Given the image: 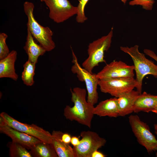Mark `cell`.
Instances as JSON below:
<instances>
[{"instance_id": "cell-12", "label": "cell", "mask_w": 157, "mask_h": 157, "mask_svg": "<svg viewBox=\"0 0 157 157\" xmlns=\"http://www.w3.org/2000/svg\"><path fill=\"white\" fill-rule=\"evenodd\" d=\"M0 131L10 137L12 141L30 150L36 144L41 141L37 138L15 129L4 122L0 116Z\"/></svg>"}, {"instance_id": "cell-28", "label": "cell", "mask_w": 157, "mask_h": 157, "mask_svg": "<svg viewBox=\"0 0 157 157\" xmlns=\"http://www.w3.org/2000/svg\"><path fill=\"white\" fill-rule=\"evenodd\" d=\"M106 156L103 153L96 150L93 152L91 157H105Z\"/></svg>"}, {"instance_id": "cell-18", "label": "cell", "mask_w": 157, "mask_h": 157, "mask_svg": "<svg viewBox=\"0 0 157 157\" xmlns=\"http://www.w3.org/2000/svg\"><path fill=\"white\" fill-rule=\"evenodd\" d=\"M62 132L53 131L51 143L58 157H75L73 148L63 142L61 138Z\"/></svg>"}, {"instance_id": "cell-6", "label": "cell", "mask_w": 157, "mask_h": 157, "mask_svg": "<svg viewBox=\"0 0 157 157\" xmlns=\"http://www.w3.org/2000/svg\"><path fill=\"white\" fill-rule=\"evenodd\" d=\"M129 121L132 131L139 143L150 153L157 150V140L147 124L136 115H131Z\"/></svg>"}, {"instance_id": "cell-33", "label": "cell", "mask_w": 157, "mask_h": 157, "mask_svg": "<svg viewBox=\"0 0 157 157\" xmlns=\"http://www.w3.org/2000/svg\"><path fill=\"white\" fill-rule=\"evenodd\" d=\"M42 0H40V1H42Z\"/></svg>"}, {"instance_id": "cell-15", "label": "cell", "mask_w": 157, "mask_h": 157, "mask_svg": "<svg viewBox=\"0 0 157 157\" xmlns=\"http://www.w3.org/2000/svg\"><path fill=\"white\" fill-rule=\"evenodd\" d=\"M94 113L99 117L119 116L117 98L114 97L101 101L94 107Z\"/></svg>"}, {"instance_id": "cell-26", "label": "cell", "mask_w": 157, "mask_h": 157, "mask_svg": "<svg viewBox=\"0 0 157 157\" xmlns=\"http://www.w3.org/2000/svg\"><path fill=\"white\" fill-rule=\"evenodd\" d=\"M143 51L144 53L154 60L157 63V55L154 51L147 49H144Z\"/></svg>"}, {"instance_id": "cell-2", "label": "cell", "mask_w": 157, "mask_h": 157, "mask_svg": "<svg viewBox=\"0 0 157 157\" xmlns=\"http://www.w3.org/2000/svg\"><path fill=\"white\" fill-rule=\"evenodd\" d=\"M120 48L121 51L128 54L133 62L137 83L136 88L141 94L143 80L146 76L151 75L157 78V65L146 58L144 54L140 51L138 45L130 47L121 46Z\"/></svg>"}, {"instance_id": "cell-19", "label": "cell", "mask_w": 157, "mask_h": 157, "mask_svg": "<svg viewBox=\"0 0 157 157\" xmlns=\"http://www.w3.org/2000/svg\"><path fill=\"white\" fill-rule=\"evenodd\" d=\"M30 150L32 157H58L52 144L41 142L36 144Z\"/></svg>"}, {"instance_id": "cell-8", "label": "cell", "mask_w": 157, "mask_h": 157, "mask_svg": "<svg viewBox=\"0 0 157 157\" xmlns=\"http://www.w3.org/2000/svg\"><path fill=\"white\" fill-rule=\"evenodd\" d=\"M79 144L73 149L75 157H91L93 152L104 146L106 141L96 132L90 131L80 133Z\"/></svg>"}, {"instance_id": "cell-23", "label": "cell", "mask_w": 157, "mask_h": 157, "mask_svg": "<svg viewBox=\"0 0 157 157\" xmlns=\"http://www.w3.org/2000/svg\"><path fill=\"white\" fill-rule=\"evenodd\" d=\"M8 37L7 35L5 33H0V60L6 57L10 52L6 43Z\"/></svg>"}, {"instance_id": "cell-4", "label": "cell", "mask_w": 157, "mask_h": 157, "mask_svg": "<svg viewBox=\"0 0 157 157\" xmlns=\"http://www.w3.org/2000/svg\"><path fill=\"white\" fill-rule=\"evenodd\" d=\"M113 35V28L106 35L89 43L88 49V57L82 63L83 68L91 73L93 68L99 63H106L104 52L111 46Z\"/></svg>"}, {"instance_id": "cell-3", "label": "cell", "mask_w": 157, "mask_h": 157, "mask_svg": "<svg viewBox=\"0 0 157 157\" xmlns=\"http://www.w3.org/2000/svg\"><path fill=\"white\" fill-rule=\"evenodd\" d=\"M23 6L24 12L28 18L27 30L47 51L53 50L56 45L52 39V31L48 27L41 25L35 19L33 15L35 6L33 3L25 1Z\"/></svg>"}, {"instance_id": "cell-11", "label": "cell", "mask_w": 157, "mask_h": 157, "mask_svg": "<svg viewBox=\"0 0 157 157\" xmlns=\"http://www.w3.org/2000/svg\"><path fill=\"white\" fill-rule=\"evenodd\" d=\"M134 67L124 62L113 61L107 64L97 74L99 79L116 78H134Z\"/></svg>"}, {"instance_id": "cell-10", "label": "cell", "mask_w": 157, "mask_h": 157, "mask_svg": "<svg viewBox=\"0 0 157 157\" xmlns=\"http://www.w3.org/2000/svg\"><path fill=\"white\" fill-rule=\"evenodd\" d=\"M49 9V17L55 22L60 23L76 15L77 6L69 0H42Z\"/></svg>"}, {"instance_id": "cell-25", "label": "cell", "mask_w": 157, "mask_h": 157, "mask_svg": "<svg viewBox=\"0 0 157 157\" xmlns=\"http://www.w3.org/2000/svg\"><path fill=\"white\" fill-rule=\"evenodd\" d=\"M72 137L71 135L67 133H62L61 138L62 140L65 143L69 144L71 143Z\"/></svg>"}, {"instance_id": "cell-14", "label": "cell", "mask_w": 157, "mask_h": 157, "mask_svg": "<svg viewBox=\"0 0 157 157\" xmlns=\"http://www.w3.org/2000/svg\"><path fill=\"white\" fill-rule=\"evenodd\" d=\"M17 55L16 51L12 50L6 57L0 60V78H8L17 80L18 76L15 68Z\"/></svg>"}, {"instance_id": "cell-5", "label": "cell", "mask_w": 157, "mask_h": 157, "mask_svg": "<svg viewBox=\"0 0 157 157\" xmlns=\"http://www.w3.org/2000/svg\"><path fill=\"white\" fill-rule=\"evenodd\" d=\"M72 51L73 65L71 67V71L73 74H76L79 81L85 82L88 93L87 101L94 105L98 101L97 89L99 79L97 77L96 74L91 73L81 66L72 49Z\"/></svg>"}, {"instance_id": "cell-24", "label": "cell", "mask_w": 157, "mask_h": 157, "mask_svg": "<svg viewBox=\"0 0 157 157\" xmlns=\"http://www.w3.org/2000/svg\"><path fill=\"white\" fill-rule=\"evenodd\" d=\"M155 3L154 0H132L129 3L130 5H140L147 10H151Z\"/></svg>"}, {"instance_id": "cell-17", "label": "cell", "mask_w": 157, "mask_h": 157, "mask_svg": "<svg viewBox=\"0 0 157 157\" xmlns=\"http://www.w3.org/2000/svg\"><path fill=\"white\" fill-rule=\"evenodd\" d=\"M30 32L27 30V35L25 45L24 47L28 57V60L36 64L38 57L47 51L40 44H38Z\"/></svg>"}, {"instance_id": "cell-13", "label": "cell", "mask_w": 157, "mask_h": 157, "mask_svg": "<svg viewBox=\"0 0 157 157\" xmlns=\"http://www.w3.org/2000/svg\"><path fill=\"white\" fill-rule=\"evenodd\" d=\"M140 94L133 90L117 98L119 116L124 117L133 112L135 102Z\"/></svg>"}, {"instance_id": "cell-30", "label": "cell", "mask_w": 157, "mask_h": 157, "mask_svg": "<svg viewBox=\"0 0 157 157\" xmlns=\"http://www.w3.org/2000/svg\"><path fill=\"white\" fill-rule=\"evenodd\" d=\"M152 112H154L157 114V104L152 110Z\"/></svg>"}, {"instance_id": "cell-31", "label": "cell", "mask_w": 157, "mask_h": 157, "mask_svg": "<svg viewBox=\"0 0 157 157\" xmlns=\"http://www.w3.org/2000/svg\"><path fill=\"white\" fill-rule=\"evenodd\" d=\"M124 4H125L128 0H120Z\"/></svg>"}, {"instance_id": "cell-29", "label": "cell", "mask_w": 157, "mask_h": 157, "mask_svg": "<svg viewBox=\"0 0 157 157\" xmlns=\"http://www.w3.org/2000/svg\"><path fill=\"white\" fill-rule=\"evenodd\" d=\"M154 128L155 133L157 135V124H155L154 125Z\"/></svg>"}, {"instance_id": "cell-7", "label": "cell", "mask_w": 157, "mask_h": 157, "mask_svg": "<svg viewBox=\"0 0 157 157\" xmlns=\"http://www.w3.org/2000/svg\"><path fill=\"white\" fill-rule=\"evenodd\" d=\"M137 83L134 78H116L99 80V85L101 91L118 98L136 88Z\"/></svg>"}, {"instance_id": "cell-22", "label": "cell", "mask_w": 157, "mask_h": 157, "mask_svg": "<svg viewBox=\"0 0 157 157\" xmlns=\"http://www.w3.org/2000/svg\"><path fill=\"white\" fill-rule=\"evenodd\" d=\"M88 1L89 0H79V3L77 6L78 12L76 17V20L78 23H83L88 19L84 13V9Z\"/></svg>"}, {"instance_id": "cell-20", "label": "cell", "mask_w": 157, "mask_h": 157, "mask_svg": "<svg viewBox=\"0 0 157 157\" xmlns=\"http://www.w3.org/2000/svg\"><path fill=\"white\" fill-rule=\"evenodd\" d=\"M36 64L28 60L23 65L22 79L24 84L27 86H31L34 83V76Z\"/></svg>"}, {"instance_id": "cell-32", "label": "cell", "mask_w": 157, "mask_h": 157, "mask_svg": "<svg viewBox=\"0 0 157 157\" xmlns=\"http://www.w3.org/2000/svg\"><path fill=\"white\" fill-rule=\"evenodd\" d=\"M156 156L157 157V152H156Z\"/></svg>"}, {"instance_id": "cell-9", "label": "cell", "mask_w": 157, "mask_h": 157, "mask_svg": "<svg viewBox=\"0 0 157 157\" xmlns=\"http://www.w3.org/2000/svg\"><path fill=\"white\" fill-rule=\"evenodd\" d=\"M0 116L6 124L12 128L34 137L41 141L51 144L53 136L49 131L36 125L28 124L21 122L5 112H2Z\"/></svg>"}, {"instance_id": "cell-16", "label": "cell", "mask_w": 157, "mask_h": 157, "mask_svg": "<svg viewBox=\"0 0 157 157\" xmlns=\"http://www.w3.org/2000/svg\"><path fill=\"white\" fill-rule=\"evenodd\" d=\"M157 104V95H152L144 92L140 94L134 104V111L149 113L152 112Z\"/></svg>"}, {"instance_id": "cell-21", "label": "cell", "mask_w": 157, "mask_h": 157, "mask_svg": "<svg viewBox=\"0 0 157 157\" xmlns=\"http://www.w3.org/2000/svg\"><path fill=\"white\" fill-rule=\"evenodd\" d=\"M7 145L10 157H32L27 149L19 144L12 141L8 142Z\"/></svg>"}, {"instance_id": "cell-27", "label": "cell", "mask_w": 157, "mask_h": 157, "mask_svg": "<svg viewBox=\"0 0 157 157\" xmlns=\"http://www.w3.org/2000/svg\"><path fill=\"white\" fill-rule=\"evenodd\" d=\"M80 142V140L78 137L74 136L72 137L71 143L73 147H75L78 145Z\"/></svg>"}, {"instance_id": "cell-1", "label": "cell", "mask_w": 157, "mask_h": 157, "mask_svg": "<svg viewBox=\"0 0 157 157\" xmlns=\"http://www.w3.org/2000/svg\"><path fill=\"white\" fill-rule=\"evenodd\" d=\"M71 100L74 104L72 107L67 105L64 110L66 118L90 128L93 116L94 105L86 99V90L84 88L75 87L71 89Z\"/></svg>"}]
</instances>
